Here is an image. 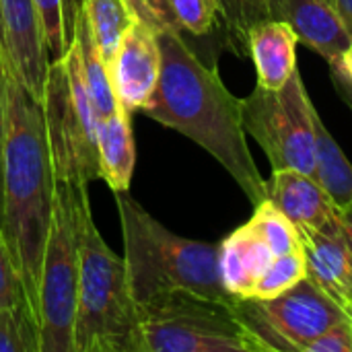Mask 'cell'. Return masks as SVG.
<instances>
[{
    "mask_svg": "<svg viewBox=\"0 0 352 352\" xmlns=\"http://www.w3.org/2000/svg\"><path fill=\"white\" fill-rule=\"evenodd\" d=\"M155 25V23H153ZM161 45V76L142 113L202 146L233 177L256 206L266 200L241 118V99L223 82L217 62L202 60L171 27L155 25Z\"/></svg>",
    "mask_w": 352,
    "mask_h": 352,
    "instance_id": "cell-1",
    "label": "cell"
},
{
    "mask_svg": "<svg viewBox=\"0 0 352 352\" xmlns=\"http://www.w3.org/2000/svg\"><path fill=\"white\" fill-rule=\"evenodd\" d=\"M0 82L6 109L2 233L37 316L41 262L58 182L52 167L41 101H37L14 76L10 64L0 68Z\"/></svg>",
    "mask_w": 352,
    "mask_h": 352,
    "instance_id": "cell-2",
    "label": "cell"
},
{
    "mask_svg": "<svg viewBox=\"0 0 352 352\" xmlns=\"http://www.w3.org/2000/svg\"><path fill=\"white\" fill-rule=\"evenodd\" d=\"M128 285L136 307L171 295L237 303L219 272V243L171 233L126 192L116 194Z\"/></svg>",
    "mask_w": 352,
    "mask_h": 352,
    "instance_id": "cell-3",
    "label": "cell"
},
{
    "mask_svg": "<svg viewBox=\"0 0 352 352\" xmlns=\"http://www.w3.org/2000/svg\"><path fill=\"white\" fill-rule=\"evenodd\" d=\"M89 184H78V301L74 352H134L138 307L132 299L126 260L101 237L89 200Z\"/></svg>",
    "mask_w": 352,
    "mask_h": 352,
    "instance_id": "cell-4",
    "label": "cell"
},
{
    "mask_svg": "<svg viewBox=\"0 0 352 352\" xmlns=\"http://www.w3.org/2000/svg\"><path fill=\"white\" fill-rule=\"evenodd\" d=\"M134 352H272L245 320L241 299L171 295L138 307Z\"/></svg>",
    "mask_w": 352,
    "mask_h": 352,
    "instance_id": "cell-5",
    "label": "cell"
},
{
    "mask_svg": "<svg viewBox=\"0 0 352 352\" xmlns=\"http://www.w3.org/2000/svg\"><path fill=\"white\" fill-rule=\"evenodd\" d=\"M41 109L56 182L89 184L101 179L97 151L101 118L89 95L72 41L64 58L50 62Z\"/></svg>",
    "mask_w": 352,
    "mask_h": 352,
    "instance_id": "cell-6",
    "label": "cell"
},
{
    "mask_svg": "<svg viewBox=\"0 0 352 352\" xmlns=\"http://www.w3.org/2000/svg\"><path fill=\"white\" fill-rule=\"evenodd\" d=\"M78 276V184L58 182L37 293L39 352H74Z\"/></svg>",
    "mask_w": 352,
    "mask_h": 352,
    "instance_id": "cell-7",
    "label": "cell"
},
{
    "mask_svg": "<svg viewBox=\"0 0 352 352\" xmlns=\"http://www.w3.org/2000/svg\"><path fill=\"white\" fill-rule=\"evenodd\" d=\"M305 82L299 70L280 89H256L241 99V118L266 153L272 169H295L316 177V128Z\"/></svg>",
    "mask_w": 352,
    "mask_h": 352,
    "instance_id": "cell-8",
    "label": "cell"
},
{
    "mask_svg": "<svg viewBox=\"0 0 352 352\" xmlns=\"http://www.w3.org/2000/svg\"><path fill=\"white\" fill-rule=\"evenodd\" d=\"M254 301L287 351L303 352L314 338L346 320V314L307 276L274 299Z\"/></svg>",
    "mask_w": 352,
    "mask_h": 352,
    "instance_id": "cell-9",
    "label": "cell"
},
{
    "mask_svg": "<svg viewBox=\"0 0 352 352\" xmlns=\"http://www.w3.org/2000/svg\"><path fill=\"white\" fill-rule=\"evenodd\" d=\"M161 62L157 29L146 16L136 12L109 66L116 97L126 111L134 113L144 109L157 89Z\"/></svg>",
    "mask_w": 352,
    "mask_h": 352,
    "instance_id": "cell-10",
    "label": "cell"
},
{
    "mask_svg": "<svg viewBox=\"0 0 352 352\" xmlns=\"http://www.w3.org/2000/svg\"><path fill=\"white\" fill-rule=\"evenodd\" d=\"M134 10L155 25L177 31L184 39H212L219 50L237 56L235 0H130Z\"/></svg>",
    "mask_w": 352,
    "mask_h": 352,
    "instance_id": "cell-11",
    "label": "cell"
},
{
    "mask_svg": "<svg viewBox=\"0 0 352 352\" xmlns=\"http://www.w3.org/2000/svg\"><path fill=\"white\" fill-rule=\"evenodd\" d=\"M8 60L14 76L41 101L50 70V56L33 0H0Z\"/></svg>",
    "mask_w": 352,
    "mask_h": 352,
    "instance_id": "cell-12",
    "label": "cell"
},
{
    "mask_svg": "<svg viewBox=\"0 0 352 352\" xmlns=\"http://www.w3.org/2000/svg\"><path fill=\"white\" fill-rule=\"evenodd\" d=\"M266 19L285 21L299 43L320 54L328 66L340 64L352 35L328 0H266Z\"/></svg>",
    "mask_w": 352,
    "mask_h": 352,
    "instance_id": "cell-13",
    "label": "cell"
},
{
    "mask_svg": "<svg viewBox=\"0 0 352 352\" xmlns=\"http://www.w3.org/2000/svg\"><path fill=\"white\" fill-rule=\"evenodd\" d=\"M266 200H270L297 231L342 229L340 212L314 175L295 169H272V177L266 182Z\"/></svg>",
    "mask_w": 352,
    "mask_h": 352,
    "instance_id": "cell-14",
    "label": "cell"
},
{
    "mask_svg": "<svg viewBox=\"0 0 352 352\" xmlns=\"http://www.w3.org/2000/svg\"><path fill=\"white\" fill-rule=\"evenodd\" d=\"M307 278L346 316L352 311V250L344 231L299 229Z\"/></svg>",
    "mask_w": 352,
    "mask_h": 352,
    "instance_id": "cell-15",
    "label": "cell"
},
{
    "mask_svg": "<svg viewBox=\"0 0 352 352\" xmlns=\"http://www.w3.org/2000/svg\"><path fill=\"white\" fill-rule=\"evenodd\" d=\"M276 258L270 243L245 223L219 243L221 280L233 297L252 299L258 280Z\"/></svg>",
    "mask_w": 352,
    "mask_h": 352,
    "instance_id": "cell-16",
    "label": "cell"
},
{
    "mask_svg": "<svg viewBox=\"0 0 352 352\" xmlns=\"http://www.w3.org/2000/svg\"><path fill=\"white\" fill-rule=\"evenodd\" d=\"M297 33L278 19H262L250 31V58L258 85L280 89L297 70Z\"/></svg>",
    "mask_w": 352,
    "mask_h": 352,
    "instance_id": "cell-17",
    "label": "cell"
},
{
    "mask_svg": "<svg viewBox=\"0 0 352 352\" xmlns=\"http://www.w3.org/2000/svg\"><path fill=\"white\" fill-rule=\"evenodd\" d=\"M132 113L120 107L99 122L97 151L101 179L113 194L128 192L136 165V146L132 134Z\"/></svg>",
    "mask_w": 352,
    "mask_h": 352,
    "instance_id": "cell-18",
    "label": "cell"
},
{
    "mask_svg": "<svg viewBox=\"0 0 352 352\" xmlns=\"http://www.w3.org/2000/svg\"><path fill=\"white\" fill-rule=\"evenodd\" d=\"M70 41L74 43L76 52H78V60H80V70H82V78L87 82L89 95L93 99V105L99 113V118H107L113 111H118L122 105L116 97L113 91V82H111V74L107 64L103 62L99 47L95 43L93 31L87 23V16L80 8V0L74 6L72 12V35Z\"/></svg>",
    "mask_w": 352,
    "mask_h": 352,
    "instance_id": "cell-19",
    "label": "cell"
},
{
    "mask_svg": "<svg viewBox=\"0 0 352 352\" xmlns=\"http://www.w3.org/2000/svg\"><path fill=\"white\" fill-rule=\"evenodd\" d=\"M316 128V179L326 190L336 210L342 212L352 206V163L344 151L322 122L320 111H314Z\"/></svg>",
    "mask_w": 352,
    "mask_h": 352,
    "instance_id": "cell-20",
    "label": "cell"
},
{
    "mask_svg": "<svg viewBox=\"0 0 352 352\" xmlns=\"http://www.w3.org/2000/svg\"><path fill=\"white\" fill-rule=\"evenodd\" d=\"M80 8L93 31L99 54L109 68L136 12L130 0H80Z\"/></svg>",
    "mask_w": 352,
    "mask_h": 352,
    "instance_id": "cell-21",
    "label": "cell"
},
{
    "mask_svg": "<svg viewBox=\"0 0 352 352\" xmlns=\"http://www.w3.org/2000/svg\"><path fill=\"white\" fill-rule=\"evenodd\" d=\"M43 33V43L52 60L64 58L72 35V12L76 2L72 0H33Z\"/></svg>",
    "mask_w": 352,
    "mask_h": 352,
    "instance_id": "cell-22",
    "label": "cell"
},
{
    "mask_svg": "<svg viewBox=\"0 0 352 352\" xmlns=\"http://www.w3.org/2000/svg\"><path fill=\"white\" fill-rule=\"evenodd\" d=\"M248 223L270 243L276 256L301 250V237L297 227L270 200H262L260 204H256V210Z\"/></svg>",
    "mask_w": 352,
    "mask_h": 352,
    "instance_id": "cell-23",
    "label": "cell"
},
{
    "mask_svg": "<svg viewBox=\"0 0 352 352\" xmlns=\"http://www.w3.org/2000/svg\"><path fill=\"white\" fill-rule=\"evenodd\" d=\"M0 352H39V322L27 307H0Z\"/></svg>",
    "mask_w": 352,
    "mask_h": 352,
    "instance_id": "cell-24",
    "label": "cell"
},
{
    "mask_svg": "<svg viewBox=\"0 0 352 352\" xmlns=\"http://www.w3.org/2000/svg\"><path fill=\"white\" fill-rule=\"evenodd\" d=\"M305 276H307V268H305L303 248L297 252L278 256L272 262V266L264 272V276L258 280V285L252 293V299H258V301L274 299V297L287 293L289 289H293Z\"/></svg>",
    "mask_w": 352,
    "mask_h": 352,
    "instance_id": "cell-25",
    "label": "cell"
},
{
    "mask_svg": "<svg viewBox=\"0 0 352 352\" xmlns=\"http://www.w3.org/2000/svg\"><path fill=\"white\" fill-rule=\"evenodd\" d=\"M0 307H27L35 314L2 229H0Z\"/></svg>",
    "mask_w": 352,
    "mask_h": 352,
    "instance_id": "cell-26",
    "label": "cell"
},
{
    "mask_svg": "<svg viewBox=\"0 0 352 352\" xmlns=\"http://www.w3.org/2000/svg\"><path fill=\"white\" fill-rule=\"evenodd\" d=\"M303 352H352V324L351 320H342L309 344H305Z\"/></svg>",
    "mask_w": 352,
    "mask_h": 352,
    "instance_id": "cell-27",
    "label": "cell"
},
{
    "mask_svg": "<svg viewBox=\"0 0 352 352\" xmlns=\"http://www.w3.org/2000/svg\"><path fill=\"white\" fill-rule=\"evenodd\" d=\"M330 78H332L336 93L340 95V99L351 107L352 111V80L346 76L344 68L340 64H330Z\"/></svg>",
    "mask_w": 352,
    "mask_h": 352,
    "instance_id": "cell-28",
    "label": "cell"
},
{
    "mask_svg": "<svg viewBox=\"0 0 352 352\" xmlns=\"http://www.w3.org/2000/svg\"><path fill=\"white\" fill-rule=\"evenodd\" d=\"M4 128H6V109H4V91L0 82V229H2V161H4Z\"/></svg>",
    "mask_w": 352,
    "mask_h": 352,
    "instance_id": "cell-29",
    "label": "cell"
},
{
    "mask_svg": "<svg viewBox=\"0 0 352 352\" xmlns=\"http://www.w3.org/2000/svg\"><path fill=\"white\" fill-rule=\"evenodd\" d=\"M330 6L338 12L342 23L346 25L349 33L352 35V0H328Z\"/></svg>",
    "mask_w": 352,
    "mask_h": 352,
    "instance_id": "cell-30",
    "label": "cell"
},
{
    "mask_svg": "<svg viewBox=\"0 0 352 352\" xmlns=\"http://www.w3.org/2000/svg\"><path fill=\"white\" fill-rule=\"evenodd\" d=\"M340 225H342L344 237H346V241H349V245H351L352 250V206L340 212Z\"/></svg>",
    "mask_w": 352,
    "mask_h": 352,
    "instance_id": "cell-31",
    "label": "cell"
},
{
    "mask_svg": "<svg viewBox=\"0 0 352 352\" xmlns=\"http://www.w3.org/2000/svg\"><path fill=\"white\" fill-rule=\"evenodd\" d=\"M8 50H6V37H4V27H2V14H0V68L8 66Z\"/></svg>",
    "mask_w": 352,
    "mask_h": 352,
    "instance_id": "cell-32",
    "label": "cell"
},
{
    "mask_svg": "<svg viewBox=\"0 0 352 352\" xmlns=\"http://www.w3.org/2000/svg\"><path fill=\"white\" fill-rule=\"evenodd\" d=\"M340 66L344 68V72H346V76L352 80V43L349 45V50L342 54V60H340Z\"/></svg>",
    "mask_w": 352,
    "mask_h": 352,
    "instance_id": "cell-33",
    "label": "cell"
},
{
    "mask_svg": "<svg viewBox=\"0 0 352 352\" xmlns=\"http://www.w3.org/2000/svg\"><path fill=\"white\" fill-rule=\"evenodd\" d=\"M346 318H349V320H351V324H352V311H351V314H349V316H346Z\"/></svg>",
    "mask_w": 352,
    "mask_h": 352,
    "instance_id": "cell-34",
    "label": "cell"
}]
</instances>
